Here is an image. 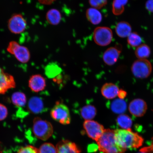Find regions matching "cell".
<instances>
[{"mask_svg": "<svg viewBox=\"0 0 153 153\" xmlns=\"http://www.w3.org/2000/svg\"><path fill=\"white\" fill-rule=\"evenodd\" d=\"M97 142L99 150L104 153H124L126 150L118 145L115 135L114 130L105 129Z\"/></svg>", "mask_w": 153, "mask_h": 153, "instance_id": "obj_2", "label": "cell"}, {"mask_svg": "<svg viewBox=\"0 0 153 153\" xmlns=\"http://www.w3.org/2000/svg\"><path fill=\"white\" fill-rule=\"evenodd\" d=\"M128 2V0H114L112 7L113 14L116 15L122 14L124 10V7Z\"/></svg>", "mask_w": 153, "mask_h": 153, "instance_id": "obj_25", "label": "cell"}, {"mask_svg": "<svg viewBox=\"0 0 153 153\" xmlns=\"http://www.w3.org/2000/svg\"><path fill=\"white\" fill-rule=\"evenodd\" d=\"M86 16L88 20L93 25L100 23L102 20V15L98 9L91 7L87 10Z\"/></svg>", "mask_w": 153, "mask_h": 153, "instance_id": "obj_17", "label": "cell"}, {"mask_svg": "<svg viewBox=\"0 0 153 153\" xmlns=\"http://www.w3.org/2000/svg\"><path fill=\"white\" fill-rule=\"evenodd\" d=\"M145 6L149 11L153 13V0H148L146 2Z\"/></svg>", "mask_w": 153, "mask_h": 153, "instance_id": "obj_33", "label": "cell"}, {"mask_svg": "<svg viewBox=\"0 0 153 153\" xmlns=\"http://www.w3.org/2000/svg\"><path fill=\"white\" fill-rule=\"evenodd\" d=\"M93 39L95 42L101 46L110 45L113 39L111 30L106 27H98L94 32Z\"/></svg>", "mask_w": 153, "mask_h": 153, "instance_id": "obj_7", "label": "cell"}, {"mask_svg": "<svg viewBox=\"0 0 153 153\" xmlns=\"http://www.w3.org/2000/svg\"><path fill=\"white\" fill-rule=\"evenodd\" d=\"M11 102L15 106L18 107H24L27 102L26 95L22 92H16L11 97Z\"/></svg>", "mask_w": 153, "mask_h": 153, "instance_id": "obj_23", "label": "cell"}, {"mask_svg": "<svg viewBox=\"0 0 153 153\" xmlns=\"http://www.w3.org/2000/svg\"><path fill=\"white\" fill-rule=\"evenodd\" d=\"M46 86L45 78L39 74L32 76L28 81V86L32 91L38 93L44 90Z\"/></svg>", "mask_w": 153, "mask_h": 153, "instance_id": "obj_13", "label": "cell"}, {"mask_svg": "<svg viewBox=\"0 0 153 153\" xmlns=\"http://www.w3.org/2000/svg\"><path fill=\"white\" fill-rule=\"evenodd\" d=\"M51 115L53 120L63 125L69 124L71 120L68 107L60 102H57L51 110Z\"/></svg>", "mask_w": 153, "mask_h": 153, "instance_id": "obj_4", "label": "cell"}, {"mask_svg": "<svg viewBox=\"0 0 153 153\" xmlns=\"http://www.w3.org/2000/svg\"><path fill=\"white\" fill-rule=\"evenodd\" d=\"M127 95V93L126 91L122 89L120 90L118 96L119 98L121 99H123Z\"/></svg>", "mask_w": 153, "mask_h": 153, "instance_id": "obj_34", "label": "cell"}, {"mask_svg": "<svg viewBox=\"0 0 153 153\" xmlns=\"http://www.w3.org/2000/svg\"><path fill=\"white\" fill-rule=\"evenodd\" d=\"M127 42L131 47L137 48L142 45V39L136 32H131L127 37Z\"/></svg>", "mask_w": 153, "mask_h": 153, "instance_id": "obj_27", "label": "cell"}, {"mask_svg": "<svg viewBox=\"0 0 153 153\" xmlns=\"http://www.w3.org/2000/svg\"><path fill=\"white\" fill-rule=\"evenodd\" d=\"M111 110L114 113L123 114L127 109V104L123 99H118L113 101L110 104Z\"/></svg>", "mask_w": 153, "mask_h": 153, "instance_id": "obj_19", "label": "cell"}, {"mask_svg": "<svg viewBox=\"0 0 153 153\" xmlns=\"http://www.w3.org/2000/svg\"><path fill=\"white\" fill-rule=\"evenodd\" d=\"M61 68L55 63H51L45 68V74L48 77L53 78L60 73Z\"/></svg>", "mask_w": 153, "mask_h": 153, "instance_id": "obj_26", "label": "cell"}, {"mask_svg": "<svg viewBox=\"0 0 153 153\" xmlns=\"http://www.w3.org/2000/svg\"><path fill=\"white\" fill-rule=\"evenodd\" d=\"M114 132L118 145L126 150L137 149L142 146L143 137L131 130L117 129L114 130Z\"/></svg>", "mask_w": 153, "mask_h": 153, "instance_id": "obj_1", "label": "cell"}, {"mask_svg": "<svg viewBox=\"0 0 153 153\" xmlns=\"http://www.w3.org/2000/svg\"><path fill=\"white\" fill-rule=\"evenodd\" d=\"M131 71L135 77L143 79L150 75L152 71V65L146 59H139L133 63Z\"/></svg>", "mask_w": 153, "mask_h": 153, "instance_id": "obj_6", "label": "cell"}, {"mask_svg": "<svg viewBox=\"0 0 153 153\" xmlns=\"http://www.w3.org/2000/svg\"><path fill=\"white\" fill-rule=\"evenodd\" d=\"M148 107L146 102L140 99H135L131 101L128 109L131 114L136 117L143 116L146 112Z\"/></svg>", "mask_w": 153, "mask_h": 153, "instance_id": "obj_11", "label": "cell"}, {"mask_svg": "<svg viewBox=\"0 0 153 153\" xmlns=\"http://www.w3.org/2000/svg\"><path fill=\"white\" fill-rule=\"evenodd\" d=\"M8 110L4 105L0 103V121L4 120L8 115Z\"/></svg>", "mask_w": 153, "mask_h": 153, "instance_id": "obj_31", "label": "cell"}, {"mask_svg": "<svg viewBox=\"0 0 153 153\" xmlns=\"http://www.w3.org/2000/svg\"><path fill=\"white\" fill-rule=\"evenodd\" d=\"M28 110L32 114H37L41 113L45 110L42 99L38 97H33L29 100Z\"/></svg>", "mask_w": 153, "mask_h": 153, "instance_id": "obj_15", "label": "cell"}, {"mask_svg": "<svg viewBox=\"0 0 153 153\" xmlns=\"http://www.w3.org/2000/svg\"><path fill=\"white\" fill-rule=\"evenodd\" d=\"M33 131L34 135L38 139L45 141L52 135L53 130L52 124L47 120L39 117L34 118Z\"/></svg>", "mask_w": 153, "mask_h": 153, "instance_id": "obj_3", "label": "cell"}, {"mask_svg": "<svg viewBox=\"0 0 153 153\" xmlns=\"http://www.w3.org/2000/svg\"><path fill=\"white\" fill-rule=\"evenodd\" d=\"M56 148L57 153H80L81 150L75 143L66 140H62L57 143Z\"/></svg>", "mask_w": 153, "mask_h": 153, "instance_id": "obj_14", "label": "cell"}, {"mask_svg": "<svg viewBox=\"0 0 153 153\" xmlns=\"http://www.w3.org/2000/svg\"><path fill=\"white\" fill-rule=\"evenodd\" d=\"M146 153L141 152V153Z\"/></svg>", "mask_w": 153, "mask_h": 153, "instance_id": "obj_37", "label": "cell"}, {"mask_svg": "<svg viewBox=\"0 0 153 153\" xmlns=\"http://www.w3.org/2000/svg\"><path fill=\"white\" fill-rule=\"evenodd\" d=\"M140 152L145 153L153 152V137L152 139L151 144L148 147L140 149Z\"/></svg>", "mask_w": 153, "mask_h": 153, "instance_id": "obj_32", "label": "cell"}, {"mask_svg": "<svg viewBox=\"0 0 153 153\" xmlns=\"http://www.w3.org/2000/svg\"><path fill=\"white\" fill-rule=\"evenodd\" d=\"M7 51L21 63H26L30 60V53L27 48L16 41H11L9 43Z\"/></svg>", "mask_w": 153, "mask_h": 153, "instance_id": "obj_5", "label": "cell"}, {"mask_svg": "<svg viewBox=\"0 0 153 153\" xmlns=\"http://www.w3.org/2000/svg\"><path fill=\"white\" fill-rule=\"evenodd\" d=\"M38 150L39 153H57L56 147L50 143H43Z\"/></svg>", "mask_w": 153, "mask_h": 153, "instance_id": "obj_28", "label": "cell"}, {"mask_svg": "<svg viewBox=\"0 0 153 153\" xmlns=\"http://www.w3.org/2000/svg\"><path fill=\"white\" fill-rule=\"evenodd\" d=\"M55 0H38L40 3L45 5H49L52 3Z\"/></svg>", "mask_w": 153, "mask_h": 153, "instance_id": "obj_35", "label": "cell"}, {"mask_svg": "<svg viewBox=\"0 0 153 153\" xmlns=\"http://www.w3.org/2000/svg\"><path fill=\"white\" fill-rule=\"evenodd\" d=\"M89 4L92 7L99 9L106 5L108 0H89Z\"/></svg>", "mask_w": 153, "mask_h": 153, "instance_id": "obj_29", "label": "cell"}, {"mask_svg": "<svg viewBox=\"0 0 153 153\" xmlns=\"http://www.w3.org/2000/svg\"><path fill=\"white\" fill-rule=\"evenodd\" d=\"M151 53L150 48L145 44H142L137 47L135 51L136 56L139 59H145L150 56Z\"/></svg>", "mask_w": 153, "mask_h": 153, "instance_id": "obj_24", "label": "cell"}, {"mask_svg": "<svg viewBox=\"0 0 153 153\" xmlns=\"http://www.w3.org/2000/svg\"><path fill=\"white\" fill-rule=\"evenodd\" d=\"M83 126L88 136L96 141L100 138L105 130L102 125L92 120H85Z\"/></svg>", "mask_w": 153, "mask_h": 153, "instance_id": "obj_8", "label": "cell"}, {"mask_svg": "<svg viewBox=\"0 0 153 153\" xmlns=\"http://www.w3.org/2000/svg\"><path fill=\"white\" fill-rule=\"evenodd\" d=\"M8 29L11 33L19 34L24 32L27 26V22L22 15L21 14L13 15L9 19Z\"/></svg>", "mask_w": 153, "mask_h": 153, "instance_id": "obj_9", "label": "cell"}, {"mask_svg": "<svg viewBox=\"0 0 153 153\" xmlns=\"http://www.w3.org/2000/svg\"><path fill=\"white\" fill-rule=\"evenodd\" d=\"M119 91L120 89L117 85L111 83L105 84L101 90V93L103 96L109 100L114 99L118 96Z\"/></svg>", "mask_w": 153, "mask_h": 153, "instance_id": "obj_16", "label": "cell"}, {"mask_svg": "<svg viewBox=\"0 0 153 153\" xmlns=\"http://www.w3.org/2000/svg\"><path fill=\"white\" fill-rule=\"evenodd\" d=\"M16 87L14 78L9 74L4 72L0 76V95L7 93L9 90Z\"/></svg>", "mask_w": 153, "mask_h": 153, "instance_id": "obj_12", "label": "cell"}, {"mask_svg": "<svg viewBox=\"0 0 153 153\" xmlns=\"http://www.w3.org/2000/svg\"><path fill=\"white\" fill-rule=\"evenodd\" d=\"M131 25L126 22H118L115 28L117 34L121 38L128 37L131 33Z\"/></svg>", "mask_w": 153, "mask_h": 153, "instance_id": "obj_18", "label": "cell"}, {"mask_svg": "<svg viewBox=\"0 0 153 153\" xmlns=\"http://www.w3.org/2000/svg\"><path fill=\"white\" fill-rule=\"evenodd\" d=\"M97 114V109L92 105H85L81 110V116L85 120H92L96 116Z\"/></svg>", "mask_w": 153, "mask_h": 153, "instance_id": "obj_20", "label": "cell"}, {"mask_svg": "<svg viewBox=\"0 0 153 153\" xmlns=\"http://www.w3.org/2000/svg\"><path fill=\"white\" fill-rule=\"evenodd\" d=\"M122 47L119 45L110 47L105 51L102 59L105 64L108 66L113 65L117 62L121 52Z\"/></svg>", "mask_w": 153, "mask_h": 153, "instance_id": "obj_10", "label": "cell"}, {"mask_svg": "<svg viewBox=\"0 0 153 153\" xmlns=\"http://www.w3.org/2000/svg\"><path fill=\"white\" fill-rule=\"evenodd\" d=\"M117 123L122 129L131 130L132 126V120L130 117L127 114L120 115L116 119Z\"/></svg>", "mask_w": 153, "mask_h": 153, "instance_id": "obj_22", "label": "cell"}, {"mask_svg": "<svg viewBox=\"0 0 153 153\" xmlns=\"http://www.w3.org/2000/svg\"><path fill=\"white\" fill-rule=\"evenodd\" d=\"M4 72L2 69L1 68H0V76H1L2 74Z\"/></svg>", "mask_w": 153, "mask_h": 153, "instance_id": "obj_36", "label": "cell"}, {"mask_svg": "<svg viewBox=\"0 0 153 153\" xmlns=\"http://www.w3.org/2000/svg\"><path fill=\"white\" fill-rule=\"evenodd\" d=\"M18 153H39V150L32 146L29 145L20 148Z\"/></svg>", "mask_w": 153, "mask_h": 153, "instance_id": "obj_30", "label": "cell"}, {"mask_svg": "<svg viewBox=\"0 0 153 153\" xmlns=\"http://www.w3.org/2000/svg\"><path fill=\"white\" fill-rule=\"evenodd\" d=\"M46 17L48 22L53 25H58L62 19L60 11L55 9H51L48 11Z\"/></svg>", "mask_w": 153, "mask_h": 153, "instance_id": "obj_21", "label": "cell"}]
</instances>
